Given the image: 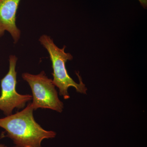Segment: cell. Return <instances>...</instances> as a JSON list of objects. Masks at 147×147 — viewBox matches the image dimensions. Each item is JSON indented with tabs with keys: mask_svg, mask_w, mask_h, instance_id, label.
Listing matches in <instances>:
<instances>
[{
	"mask_svg": "<svg viewBox=\"0 0 147 147\" xmlns=\"http://www.w3.org/2000/svg\"><path fill=\"white\" fill-rule=\"evenodd\" d=\"M0 147H7L5 146V145L3 144H0Z\"/></svg>",
	"mask_w": 147,
	"mask_h": 147,
	"instance_id": "52a82bcc",
	"label": "cell"
},
{
	"mask_svg": "<svg viewBox=\"0 0 147 147\" xmlns=\"http://www.w3.org/2000/svg\"><path fill=\"white\" fill-rule=\"evenodd\" d=\"M39 41L41 45L47 50L52 61L53 69V82L55 86L59 89V94L65 99L70 98L68 92L69 88L73 87L77 92L86 94L87 89L83 82L81 76L76 73L79 77V83H76L69 75L65 63L67 61L71 60L73 57L69 53H66L65 45L62 48H59L54 43L53 40L47 35H42Z\"/></svg>",
	"mask_w": 147,
	"mask_h": 147,
	"instance_id": "7a4b0ae2",
	"label": "cell"
},
{
	"mask_svg": "<svg viewBox=\"0 0 147 147\" xmlns=\"http://www.w3.org/2000/svg\"><path fill=\"white\" fill-rule=\"evenodd\" d=\"M140 4L144 9L147 7V0H138Z\"/></svg>",
	"mask_w": 147,
	"mask_h": 147,
	"instance_id": "8992f818",
	"label": "cell"
},
{
	"mask_svg": "<svg viewBox=\"0 0 147 147\" xmlns=\"http://www.w3.org/2000/svg\"><path fill=\"white\" fill-rule=\"evenodd\" d=\"M31 102L20 112L0 119V127L5 130L2 137L13 141L16 147H42L45 139L56 137L55 131H47L35 120Z\"/></svg>",
	"mask_w": 147,
	"mask_h": 147,
	"instance_id": "6da1fadb",
	"label": "cell"
},
{
	"mask_svg": "<svg viewBox=\"0 0 147 147\" xmlns=\"http://www.w3.org/2000/svg\"><path fill=\"white\" fill-rule=\"evenodd\" d=\"M18 58L11 55L9 58V70L1 80V94L0 96V110L7 116L12 115L15 108H24L27 102L32 100L30 94H19L16 91L17 81L16 67Z\"/></svg>",
	"mask_w": 147,
	"mask_h": 147,
	"instance_id": "277c9868",
	"label": "cell"
},
{
	"mask_svg": "<svg viewBox=\"0 0 147 147\" xmlns=\"http://www.w3.org/2000/svg\"><path fill=\"white\" fill-rule=\"evenodd\" d=\"M22 77L31 89V103L34 110L41 108L51 109L60 113L62 112L63 102L59 99L53 80L46 76L44 71L36 75L25 72Z\"/></svg>",
	"mask_w": 147,
	"mask_h": 147,
	"instance_id": "3957f363",
	"label": "cell"
},
{
	"mask_svg": "<svg viewBox=\"0 0 147 147\" xmlns=\"http://www.w3.org/2000/svg\"><path fill=\"white\" fill-rule=\"evenodd\" d=\"M21 0H0V37L5 32L10 34L14 43L21 36V31L16 26V14Z\"/></svg>",
	"mask_w": 147,
	"mask_h": 147,
	"instance_id": "5b68a950",
	"label": "cell"
}]
</instances>
